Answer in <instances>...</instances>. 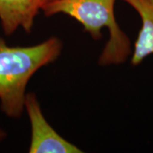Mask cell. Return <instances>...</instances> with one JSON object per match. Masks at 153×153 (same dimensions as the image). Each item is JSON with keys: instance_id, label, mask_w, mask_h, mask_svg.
I'll return each mask as SVG.
<instances>
[{"instance_id": "2", "label": "cell", "mask_w": 153, "mask_h": 153, "mask_svg": "<svg viewBox=\"0 0 153 153\" xmlns=\"http://www.w3.org/2000/svg\"><path fill=\"white\" fill-rule=\"evenodd\" d=\"M116 0H53L45 6L46 16L66 15L82 26L94 40L100 39L102 30L109 31V39L100 55V66L119 65L132 55L131 41L117 22Z\"/></svg>"}, {"instance_id": "4", "label": "cell", "mask_w": 153, "mask_h": 153, "mask_svg": "<svg viewBox=\"0 0 153 153\" xmlns=\"http://www.w3.org/2000/svg\"><path fill=\"white\" fill-rule=\"evenodd\" d=\"M53 0H0V22L4 33L12 35L19 28L32 33L35 18Z\"/></svg>"}, {"instance_id": "3", "label": "cell", "mask_w": 153, "mask_h": 153, "mask_svg": "<svg viewBox=\"0 0 153 153\" xmlns=\"http://www.w3.org/2000/svg\"><path fill=\"white\" fill-rule=\"evenodd\" d=\"M25 111L31 125L30 153H81L80 148L58 134L45 118L38 97L27 93L25 99Z\"/></svg>"}, {"instance_id": "6", "label": "cell", "mask_w": 153, "mask_h": 153, "mask_svg": "<svg viewBox=\"0 0 153 153\" xmlns=\"http://www.w3.org/2000/svg\"><path fill=\"white\" fill-rule=\"evenodd\" d=\"M6 136V134L5 132L4 131L2 128H0V141H2Z\"/></svg>"}, {"instance_id": "1", "label": "cell", "mask_w": 153, "mask_h": 153, "mask_svg": "<svg viewBox=\"0 0 153 153\" xmlns=\"http://www.w3.org/2000/svg\"><path fill=\"white\" fill-rule=\"evenodd\" d=\"M63 43L51 37L26 47H10L0 38V108L12 118L25 110L26 89L30 79L42 67L60 57Z\"/></svg>"}, {"instance_id": "5", "label": "cell", "mask_w": 153, "mask_h": 153, "mask_svg": "<svg viewBox=\"0 0 153 153\" xmlns=\"http://www.w3.org/2000/svg\"><path fill=\"white\" fill-rule=\"evenodd\" d=\"M138 13L141 27L132 51L131 64L138 66L153 55V0H123Z\"/></svg>"}]
</instances>
